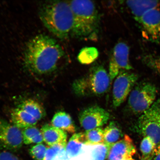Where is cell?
Segmentation results:
<instances>
[{"label":"cell","instance_id":"cell-1","mask_svg":"<svg viewBox=\"0 0 160 160\" xmlns=\"http://www.w3.org/2000/svg\"><path fill=\"white\" fill-rule=\"evenodd\" d=\"M64 54L55 39L47 35H39L27 44L24 54V65L32 73L47 74L57 70Z\"/></svg>","mask_w":160,"mask_h":160},{"label":"cell","instance_id":"cell-2","mask_svg":"<svg viewBox=\"0 0 160 160\" xmlns=\"http://www.w3.org/2000/svg\"><path fill=\"white\" fill-rule=\"evenodd\" d=\"M39 16L45 27L55 37L65 39L71 35L74 19L68 2L46 3L40 8Z\"/></svg>","mask_w":160,"mask_h":160},{"label":"cell","instance_id":"cell-3","mask_svg":"<svg viewBox=\"0 0 160 160\" xmlns=\"http://www.w3.org/2000/svg\"><path fill=\"white\" fill-rule=\"evenodd\" d=\"M73 14L71 36L82 40H95L98 37L100 18L95 3L88 0L69 2Z\"/></svg>","mask_w":160,"mask_h":160},{"label":"cell","instance_id":"cell-4","mask_svg":"<svg viewBox=\"0 0 160 160\" xmlns=\"http://www.w3.org/2000/svg\"><path fill=\"white\" fill-rule=\"evenodd\" d=\"M111 82L109 73L103 66L97 65L92 68L85 77L76 80L73 89L80 97L100 96L107 92Z\"/></svg>","mask_w":160,"mask_h":160},{"label":"cell","instance_id":"cell-5","mask_svg":"<svg viewBox=\"0 0 160 160\" xmlns=\"http://www.w3.org/2000/svg\"><path fill=\"white\" fill-rule=\"evenodd\" d=\"M157 90L149 82H141L135 85L130 93L128 106L135 114H141L149 108L155 102Z\"/></svg>","mask_w":160,"mask_h":160},{"label":"cell","instance_id":"cell-6","mask_svg":"<svg viewBox=\"0 0 160 160\" xmlns=\"http://www.w3.org/2000/svg\"><path fill=\"white\" fill-rule=\"evenodd\" d=\"M138 127L144 137L151 138L157 147L158 146L160 143V99L142 114Z\"/></svg>","mask_w":160,"mask_h":160},{"label":"cell","instance_id":"cell-7","mask_svg":"<svg viewBox=\"0 0 160 160\" xmlns=\"http://www.w3.org/2000/svg\"><path fill=\"white\" fill-rule=\"evenodd\" d=\"M138 79V75L130 71H122L117 76L114 82L112 90L114 107H119L125 101Z\"/></svg>","mask_w":160,"mask_h":160},{"label":"cell","instance_id":"cell-8","mask_svg":"<svg viewBox=\"0 0 160 160\" xmlns=\"http://www.w3.org/2000/svg\"><path fill=\"white\" fill-rule=\"evenodd\" d=\"M129 48L123 42H119L114 47L110 60L109 74L111 82L122 71L133 69L129 60Z\"/></svg>","mask_w":160,"mask_h":160},{"label":"cell","instance_id":"cell-9","mask_svg":"<svg viewBox=\"0 0 160 160\" xmlns=\"http://www.w3.org/2000/svg\"><path fill=\"white\" fill-rule=\"evenodd\" d=\"M79 118L81 127L87 131L105 124L109 119V114L102 108L93 106L81 112Z\"/></svg>","mask_w":160,"mask_h":160},{"label":"cell","instance_id":"cell-10","mask_svg":"<svg viewBox=\"0 0 160 160\" xmlns=\"http://www.w3.org/2000/svg\"><path fill=\"white\" fill-rule=\"evenodd\" d=\"M23 143L22 131L5 120L0 119V145L11 151L21 148Z\"/></svg>","mask_w":160,"mask_h":160},{"label":"cell","instance_id":"cell-11","mask_svg":"<svg viewBox=\"0 0 160 160\" xmlns=\"http://www.w3.org/2000/svg\"><path fill=\"white\" fill-rule=\"evenodd\" d=\"M141 25L145 39L154 42H160V10H150L141 18Z\"/></svg>","mask_w":160,"mask_h":160},{"label":"cell","instance_id":"cell-12","mask_svg":"<svg viewBox=\"0 0 160 160\" xmlns=\"http://www.w3.org/2000/svg\"><path fill=\"white\" fill-rule=\"evenodd\" d=\"M136 149L132 140L125 135L120 141L110 147L108 160H122L132 158Z\"/></svg>","mask_w":160,"mask_h":160},{"label":"cell","instance_id":"cell-13","mask_svg":"<svg viewBox=\"0 0 160 160\" xmlns=\"http://www.w3.org/2000/svg\"><path fill=\"white\" fill-rule=\"evenodd\" d=\"M41 131L43 141L50 147L56 145L66 147L67 140L66 132L49 124L43 125Z\"/></svg>","mask_w":160,"mask_h":160},{"label":"cell","instance_id":"cell-14","mask_svg":"<svg viewBox=\"0 0 160 160\" xmlns=\"http://www.w3.org/2000/svg\"><path fill=\"white\" fill-rule=\"evenodd\" d=\"M159 2L157 1H129L126 2L136 21L139 22L147 12L157 8Z\"/></svg>","mask_w":160,"mask_h":160},{"label":"cell","instance_id":"cell-15","mask_svg":"<svg viewBox=\"0 0 160 160\" xmlns=\"http://www.w3.org/2000/svg\"><path fill=\"white\" fill-rule=\"evenodd\" d=\"M11 117L13 125L19 129L34 127L38 122L32 116L19 108L13 110Z\"/></svg>","mask_w":160,"mask_h":160},{"label":"cell","instance_id":"cell-16","mask_svg":"<svg viewBox=\"0 0 160 160\" xmlns=\"http://www.w3.org/2000/svg\"><path fill=\"white\" fill-rule=\"evenodd\" d=\"M85 145L84 133H75L69 140L65 148L68 160L77 157L83 152V145Z\"/></svg>","mask_w":160,"mask_h":160},{"label":"cell","instance_id":"cell-17","mask_svg":"<svg viewBox=\"0 0 160 160\" xmlns=\"http://www.w3.org/2000/svg\"><path fill=\"white\" fill-rule=\"evenodd\" d=\"M52 125L69 133H75L76 130L71 116L65 112H58L54 115Z\"/></svg>","mask_w":160,"mask_h":160},{"label":"cell","instance_id":"cell-18","mask_svg":"<svg viewBox=\"0 0 160 160\" xmlns=\"http://www.w3.org/2000/svg\"><path fill=\"white\" fill-rule=\"evenodd\" d=\"M18 108L32 116L38 121L43 119L46 115L45 111L43 106L33 99L25 100Z\"/></svg>","mask_w":160,"mask_h":160},{"label":"cell","instance_id":"cell-19","mask_svg":"<svg viewBox=\"0 0 160 160\" xmlns=\"http://www.w3.org/2000/svg\"><path fill=\"white\" fill-rule=\"evenodd\" d=\"M104 144L111 147L116 143L122 136V132L118 126L113 122L109 123L103 129Z\"/></svg>","mask_w":160,"mask_h":160},{"label":"cell","instance_id":"cell-20","mask_svg":"<svg viewBox=\"0 0 160 160\" xmlns=\"http://www.w3.org/2000/svg\"><path fill=\"white\" fill-rule=\"evenodd\" d=\"M23 143L25 145L42 143L43 142L41 132L35 126L23 129L22 131Z\"/></svg>","mask_w":160,"mask_h":160},{"label":"cell","instance_id":"cell-21","mask_svg":"<svg viewBox=\"0 0 160 160\" xmlns=\"http://www.w3.org/2000/svg\"><path fill=\"white\" fill-rule=\"evenodd\" d=\"M85 145H97L104 144L103 129L97 128L86 131L84 133Z\"/></svg>","mask_w":160,"mask_h":160},{"label":"cell","instance_id":"cell-22","mask_svg":"<svg viewBox=\"0 0 160 160\" xmlns=\"http://www.w3.org/2000/svg\"><path fill=\"white\" fill-rule=\"evenodd\" d=\"M157 146L149 137H144L140 145V150L143 159H152L154 156Z\"/></svg>","mask_w":160,"mask_h":160},{"label":"cell","instance_id":"cell-23","mask_svg":"<svg viewBox=\"0 0 160 160\" xmlns=\"http://www.w3.org/2000/svg\"><path fill=\"white\" fill-rule=\"evenodd\" d=\"M99 53L94 47H86L82 49L78 55V59L83 64L93 62L98 57Z\"/></svg>","mask_w":160,"mask_h":160},{"label":"cell","instance_id":"cell-24","mask_svg":"<svg viewBox=\"0 0 160 160\" xmlns=\"http://www.w3.org/2000/svg\"><path fill=\"white\" fill-rule=\"evenodd\" d=\"M110 148L104 144L95 145L91 152V160H105L108 158Z\"/></svg>","mask_w":160,"mask_h":160},{"label":"cell","instance_id":"cell-25","mask_svg":"<svg viewBox=\"0 0 160 160\" xmlns=\"http://www.w3.org/2000/svg\"><path fill=\"white\" fill-rule=\"evenodd\" d=\"M47 149L43 144H38L30 149V154L35 160H44Z\"/></svg>","mask_w":160,"mask_h":160},{"label":"cell","instance_id":"cell-26","mask_svg":"<svg viewBox=\"0 0 160 160\" xmlns=\"http://www.w3.org/2000/svg\"><path fill=\"white\" fill-rule=\"evenodd\" d=\"M143 61L150 68L160 74V57L147 55L143 58Z\"/></svg>","mask_w":160,"mask_h":160},{"label":"cell","instance_id":"cell-27","mask_svg":"<svg viewBox=\"0 0 160 160\" xmlns=\"http://www.w3.org/2000/svg\"><path fill=\"white\" fill-rule=\"evenodd\" d=\"M0 160H21L17 156L10 152H0Z\"/></svg>","mask_w":160,"mask_h":160},{"label":"cell","instance_id":"cell-28","mask_svg":"<svg viewBox=\"0 0 160 160\" xmlns=\"http://www.w3.org/2000/svg\"><path fill=\"white\" fill-rule=\"evenodd\" d=\"M153 157V160H160V143L157 147Z\"/></svg>","mask_w":160,"mask_h":160},{"label":"cell","instance_id":"cell-29","mask_svg":"<svg viewBox=\"0 0 160 160\" xmlns=\"http://www.w3.org/2000/svg\"><path fill=\"white\" fill-rule=\"evenodd\" d=\"M122 160H135L133 158H130L127 159H123Z\"/></svg>","mask_w":160,"mask_h":160},{"label":"cell","instance_id":"cell-30","mask_svg":"<svg viewBox=\"0 0 160 160\" xmlns=\"http://www.w3.org/2000/svg\"><path fill=\"white\" fill-rule=\"evenodd\" d=\"M152 159H143V158H142L141 160H152Z\"/></svg>","mask_w":160,"mask_h":160},{"label":"cell","instance_id":"cell-31","mask_svg":"<svg viewBox=\"0 0 160 160\" xmlns=\"http://www.w3.org/2000/svg\"><path fill=\"white\" fill-rule=\"evenodd\" d=\"M56 160V159H55V160Z\"/></svg>","mask_w":160,"mask_h":160}]
</instances>
